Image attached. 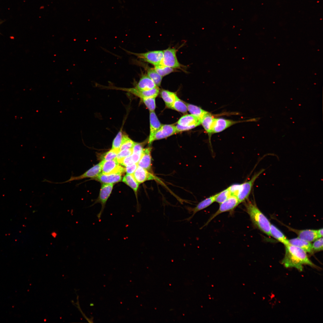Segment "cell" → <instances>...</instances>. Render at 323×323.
I'll return each mask as SVG.
<instances>
[{"mask_svg": "<svg viewBox=\"0 0 323 323\" xmlns=\"http://www.w3.org/2000/svg\"><path fill=\"white\" fill-rule=\"evenodd\" d=\"M284 246L285 254L281 263L285 267L294 268L300 271L303 270L304 265L316 267V266L309 259L307 252L304 250L289 243Z\"/></svg>", "mask_w": 323, "mask_h": 323, "instance_id": "6da1fadb", "label": "cell"}, {"mask_svg": "<svg viewBox=\"0 0 323 323\" xmlns=\"http://www.w3.org/2000/svg\"><path fill=\"white\" fill-rule=\"evenodd\" d=\"M246 211L257 228L268 236L270 235L271 224L269 220L254 202L248 200L244 204Z\"/></svg>", "mask_w": 323, "mask_h": 323, "instance_id": "7a4b0ae2", "label": "cell"}, {"mask_svg": "<svg viewBox=\"0 0 323 323\" xmlns=\"http://www.w3.org/2000/svg\"><path fill=\"white\" fill-rule=\"evenodd\" d=\"M127 53L133 55L145 62L154 66L160 64L163 55V51H154L142 53H136L125 50Z\"/></svg>", "mask_w": 323, "mask_h": 323, "instance_id": "3957f363", "label": "cell"}, {"mask_svg": "<svg viewBox=\"0 0 323 323\" xmlns=\"http://www.w3.org/2000/svg\"><path fill=\"white\" fill-rule=\"evenodd\" d=\"M264 170L262 169L255 173L249 180L240 184L239 189L237 197L240 203L246 201L251 194L254 183L259 176Z\"/></svg>", "mask_w": 323, "mask_h": 323, "instance_id": "277c9868", "label": "cell"}, {"mask_svg": "<svg viewBox=\"0 0 323 323\" xmlns=\"http://www.w3.org/2000/svg\"><path fill=\"white\" fill-rule=\"evenodd\" d=\"M240 203L237 196L231 195L226 201L220 204L218 210L211 216L202 228L208 225L213 219L220 214L233 211Z\"/></svg>", "mask_w": 323, "mask_h": 323, "instance_id": "5b68a950", "label": "cell"}, {"mask_svg": "<svg viewBox=\"0 0 323 323\" xmlns=\"http://www.w3.org/2000/svg\"><path fill=\"white\" fill-rule=\"evenodd\" d=\"M163 51V57L160 64L174 69L181 68L182 65L178 61L176 56L177 50L174 48H169Z\"/></svg>", "mask_w": 323, "mask_h": 323, "instance_id": "8992f818", "label": "cell"}, {"mask_svg": "<svg viewBox=\"0 0 323 323\" xmlns=\"http://www.w3.org/2000/svg\"><path fill=\"white\" fill-rule=\"evenodd\" d=\"M112 89L127 92L141 99L148 97L156 98L159 92V89L158 86L146 90H138L135 87L126 88L114 86L112 87Z\"/></svg>", "mask_w": 323, "mask_h": 323, "instance_id": "52a82bcc", "label": "cell"}, {"mask_svg": "<svg viewBox=\"0 0 323 323\" xmlns=\"http://www.w3.org/2000/svg\"><path fill=\"white\" fill-rule=\"evenodd\" d=\"M113 187V184L103 183L101 185L99 196L94 204L99 203L101 205L100 210L97 215L99 220H100L106 201L111 194Z\"/></svg>", "mask_w": 323, "mask_h": 323, "instance_id": "ba28073f", "label": "cell"}, {"mask_svg": "<svg viewBox=\"0 0 323 323\" xmlns=\"http://www.w3.org/2000/svg\"><path fill=\"white\" fill-rule=\"evenodd\" d=\"M102 162L95 165L86 171L83 174L77 176H71L70 178L65 181L60 182H54L46 180V182L55 184H63L75 180H78L86 178H91L92 179L99 175L102 171Z\"/></svg>", "mask_w": 323, "mask_h": 323, "instance_id": "9c48e42d", "label": "cell"}, {"mask_svg": "<svg viewBox=\"0 0 323 323\" xmlns=\"http://www.w3.org/2000/svg\"><path fill=\"white\" fill-rule=\"evenodd\" d=\"M102 173L104 174L120 173L125 171V169L119 165L116 158L107 161H102Z\"/></svg>", "mask_w": 323, "mask_h": 323, "instance_id": "30bf717a", "label": "cell"}, {"mask_svg": "<svg viewBox=\"0 0 323 323\" xmlns=\"http://www.w3.org/2000/svg\"><path fill=\"white\" fill-rule=\"evenodd\" d=\"M247 121H234L221 118H215L213 126L212 134L221 132L236 124Z\"/></svg>", "mask_w": 323, "mask_h": 323, "instance_id": "8fae6325", "label": "cell"}, {"mask_svg": "<svg viewBox=\"0 0 323 323\" xmlns=\"http://www.w3.org/2000/svg\"><path fill=\"white\" fill-rule=\"evenodd\" d=\"M132 174L139 184L148 180H155L158 181H160L157 177L148 171L138 166Z\"/></svg>", "mask_w": 323, "mask_h": 323, "instance_id": "7c38bea8", "label": "cell"}, {"mask_svg": "<svg viewBox=\"0 0 323 323\" xmlns=\"http://www.w3.org/2000/svg\"><path fill=\"white\" fill-rule=\"evenodd\" d=\"M177 133L175 126L172 124H162L160 128L155 134L153 141L166 138Z\"/></svg>", "mask_w": 323, "mask_h": 323, "instance_id": "4fadbf2b", "label": "cell"}, {"mask_svg": "<svg viewBox=\"0 0 323 323\" xmlns=\"http://www.w3.org/2000/svg\"><path fill=\"white\" fill-rule=\"evenodd\" d=\"M290 230L295 233L298 237L308 242L314 241L320 238L318 234L317 230H298L287 226Z\"/></svg>", "mask_w": 323, "mask_h": 323, "instance_id": "5bb4252c", "label": "cell"}, {"mask_svg": "<svg viewBox=\"0 0 323 323\" xmlns=\"http://www.w3.org/2000/svg\"><path fill=\"white\" fill-rule=\"evenodd\" d=\"M150 132L148 143L150 145L153 142V139L155 134L162 125L154 111L150 112Z\"/></svg>", "mask_w": 323, "mask_h": 323, "instance_id": "9a60e30c", "label": "cell"}, {"mask_svg": "<svg viewBox=\"0 0 323 323\" xmlns=\"http://www.w3.org/2000/svg\"><path fill=\"white\" fill-rule=\"evenodd\" d=\"M150 147L144 148L141 158L138 163V166L148 171H150L152 166V157Z\"/></svg>", "mask_w": 323, "mask_h": 323, "instance_id": "2e32d148", "label": "cell"}, {"mask_svg": "<svg viewBox=\"0 0 323 323\" xmlns=\"http://www.w3.org/2000/svg\"><path fill=\"white\" fill-rule=\"evenodd\" d=\"M121 174L120 173L104 174L101 173L92 179L103 183L113 184L121 181L122 179Z\"/></svg>", "mask_w": 323, "mask_h": 323, "instance_id": "e0dca14e", "label": "cell"}, {"mask_svg": "<svg viewBox=\"0 0 323 323\" xmlns=\"http://www.w3.org/2000/svg\"><path fill=\"white\" fill-rule=\"evenodd\" d=\"M135 62L137 65H141L144 68L147 72L146 74L153 80L157 86H160L162 77L156 71L154 68H151L141 62L136 60Z\"/></svg>", "mask_w": 323, "mask_h": 323, "instance_id": "ac0fdd59", "label": "cell"}, {"mask_svg": "<svg viewBox=\"0 0 323 323\" xmlns=\"http://www.w3.org/2000/svg\"><path fill=\"white\" fill-rule=\"evenodd\" d=\"M156 86L153 80L146 74H141L138 82L135 87L138 90H146L152 89Z\"/></svg>", "mask_w": 323, "mask_h": 323, "instance_id": "d6986e66", "label": "cell"}, {"mask_svg": "<svg viewBox=\"0 0 323 323\" xmlns=\"http://www.w3.org/2000/svg\"><path fill=\"white\" fill-rule=\"evenodd\" d=\"M200 120L191 114H187L181 117L177 122L178 124L183 126H194L196 127L201 124Z\"/></svg>", "mask_w": 323, "mask_h": 323, "instance_id": "ffe728a7", "label": "cell"}, {"mask_svg": "<svg viewBox=\"0 0 323 323\" xmlns=\"http://www.w3.org/2000/svg\"><path fill=\"white\" fill-rule=\"evenodd\" d=\"M215 202V194L210 196L201 201L197 204L196 206L191 209V211L192 212V214L186 219L187 220H190L197 212L206 208Z\"/></svg>", "mask_w": 323, "mask_h": 323, "instance_id": "44dd1931", "label": "cell"}, {"mask_svg": "<svg viewBox=\"0 0 323 323\" xmlns=\"http://www.w3.org/2000/svg\"><path fill=\"white\" fill-rule=\"evenodd\" d=\"M215 118L209 112L205 115L201 120V124L207 133L209 137L210 143L211 146V137L212 133L213 123Z\"/></svg>", "mask_w": 323, "mask_h": 323, "instance_id": "7402d4cb", "label": "cell"}, {"mask_svg": "<svg viewBox=\"0 0 323 323\" xmlns=\"http://www.w3.org/2000/svg\"><path fill=\"white\" fill-rule=\"evenodd\" d=\"M289 243L299 247L306 252L312 254L313 252L312 245L310 242L301 239L298 237L288 240Z\"/></svg>", "mask_w": 323, "mask_h": 323, "instance_id": "603a6c76", "label": "cell"}, {"mask_svg": "<svg viewBox=\"0 0 323 323\" xmlns=\"http://www.w3.org/2000/svg\"><path fill=\"white\" fill-rule=\"evenodd\" d=\"M161 96L166 106L171 109L172 105L178 97L176 94L173 92L166 90H162L160 92Z\"/></svg>", "mask_w": 323, "mask_h": 323, "instance_id": "cb8c5ba5", "label": "cell"}, {"mask_svg": "<svg viewBox=\"0 0 323 323\" xmlns=\"http://www.w3.org/2000/svg\"><path fill=\"white\" fill-rule=\"evenodd\" d=\"M270 232V236L284 245L289 243L288 240L284 234L277 227L271 224Z\"/></svg>", "mask_w": 323, "mask_h": 323, "instance_id": "d4e9b609", "label": "cell"}, {"mask_svg": "<svg viewBox=\"0 0 323 323\" xmlns=\"http://www.w3.org/2000/svg\"><path fill=\"white\" fill-rule=\"evenodd\" d=\"M188 111L191 114L201 120L208 112L194 105L186 103Z\"/></svg>", "mask_w": 323, "mask_h": 323, "instance_id": "484cf974", "label": "cell"}, {"mask_svg": "<svg viewBox=\"0 0 323 323\" xmlns=\"http://www.w3.org/2000/svg\"><path fill=\"white\" fill-rule=\"evenodd\" d=\"M122 181L131 187L136 193L139 184L136 181L132 174H127L123 178Z\"/></svg>", "mask_w": 323, "mask_h": 323, "instance_id": "4316f807", "label": "cell"}, {"mask_svg": "<svg viewBox=\"0 0 323 323\" xmlns=\"http://www.w3.org/2000/svg\"><path fill=\"white\" fill-rule=\"evenodd\" d=\"M171 109L183 113H186L188 111L186 103L180 100L178 97L173 103Z\"/></svg>", "mask_w": 323, "mask_h": 323, "instance_id": "83f0119b", "label": "cell"}, {"mask_svg": "<svg viewBox=\"0 0 323 323\" xmlns=\"http://www.w3.org/2000/svg\"><path fill=\"white\" fill-rule=\"evenodd\" d=\"M135 142L126 134H123L122 140L120 151L125 150L132 149Z\"/></svg>", "mask_w": 323, "mask_h": 323, "instance_id": "f1b7e54d", "label": "cell"}, {"mask_svg": "<svg viewBox=\"0 0 323 323\" xmlns=\"http://www.w3.org/2000/svg\"><path fill=\"white\" fill-rule=\"evenodd\" d=\"M215 195V202L220 204L224 202L231 195L228 188Z\"/></svg>", "mask_w": 323, "mask_h": 323, "instance_id": "f546056e", "label": "cell"}, {"mask_svg": "<svg viewBox=\"0 0 323 323\" xmlns=\"http://www.w3.org/2000/svg\"><path fill=\"white\" fill-rule=\"evenodd\" d=\"M154 68L156 71L162 77L165 76L174 71V68L160 64L155 66Z\"/></svg>", "mask_w": 323, "mask_h": 323, "instance_id": "4dcf8cb0", "label": "cell"}, {"mask_svg": "<svg viewBox=\"0 0 323 323\" xmlns=\"http://www.w3.org/2000/svg\"><path fill=\"white\" fill-rule=\"evenodd\" d=\"M123 134L122 129H121L118 133L116 137L113 140L112 149L120 151Z\"/></svg>", "mask_w": 323, "mask_h": 323, "instance_id": "1f68e13d", "label": "cell"}, {"mask_svg": "<svg viewBox=\"0 0 323 323\" xmlns=\"http://www.w3.org/2000/svg\"><path fill=\"white\" fill-rule=\"evenodd\" d=\"M155 98L154 97H148L142 99L144 103L150 112L154 111L156 109Z\"/></svg>", "mask_w": 323, "mask_h": 323, "instance_id": "d6a6232c", "label": "cell"}, {"mask_svg": "<svg viewBox=\"0 0 323 323\" xmlns=\"http://www.w3.org/2000/svg\"><path fill=\"white\" fill-rule=\"evenodd\" d=\"M119 151V150L111 149L102 156V161H107L115 159Z\"/></svg>", "mask_w": 323, "mask_h": 323, "instance_id": "836d02e7", "label": "cell"}, {"mask_svg": "<svg viewBox=\"0 0 323 323\" xmlns=\"http://www.w3.org/2000/svg\"><path fill=\"white\" fill-rule=\"evenodd\" d=\"M312 245V248L314 252H319L323 250V238H318L315 240Z\"/></svg>", "mask_w": 323, "mask_h": 323, "instance_id": "e575fe53", "label": "cell"}, {"mask_svg": "<svg viewBox=\"0 0 323 323\" xmlns=\"http://www.w3.org/2000/svg\"><path fill=\"white\" fill-rule=\"evenodd\" d=\"M132 153V149L120 150L118 153L116 158L118 162L123 159L131 155Z\"/></svg>", "mask_w": 323, "mask_h": 323, "instance_id": "d590c367", "label": "cell"}, {"mask_svg": "<svg viewBox=\"0 0 323 323\" xmlns=\"http://www.w3.org/2000/svg\"><path fill=\"white\" fill-rule=\"evenodd\" d=\"M144 149L141 144L135 142L132 149V153L141 156Z\"/></svg>", "mask_w": 323, "mask_h": 323, "instance_id": "8d00e7d4", "label": "cell"}, {"mask_svg": "<svg viewBox=\"0 0 323 323\" xmlns=\"http://www.w3.org/2000/svg\"><path fill=\"white\" fill-rule=\"evenodd\" d=\"M118 162L119 164L126 167L135 164L132 159L131 155L123 159Z\"/></svg>", "mask_w": 323, "mask_h": 323, "instance_id": "74e56055", "label": "cell"}, {"mask_svg": "<svg viewBox=\"0 0 323 323\" xmlns=\"http://www.w3.org/2000/svg\"><path fill=\"white\" fill-rule=\"evenodd\" d=\"M240 184H233L228 187L231 195L237 196Z\"/></svg>", "mask_w": 323, "mask_h": 323, "instance_id": "f35d334b", "label": "cell"}, {"mask_svg": "<svg viewBox=\"0 0 323 323\" xmlns=\"http://www.w3.org/2000/svg\"><path fill=\"white\" fill-rule=\"evenodd\" d=\"M138 166L137 163H135L132 165L126 167L125 168V171L127 173L132 174Z\"/></svg>", "mask_w": 323, "mask_h": 323, "instance_id": "ab89813d", "label": "cell"}, {"mask_svg": "<svg viewBox=\"0 0 323 323\" xmlns=\"http://www.w3.org/2000/svg\"><path fill=\"white\" fill-rule=\"evenodd\" d=\"M175 126L178 132L190 130L195 127L194 126H183L178 124Z\"/></svg>", "mask_w": 323, "mask_h": 323, "instance_id": "60d3db41", "label": "cell"}, {"mask_svg": "<svg viewBox=\"0 0 323 323\" xmlns=\"http://www.w3.org/2000/svg\"><path fill=\"white\" fill-rule=\"evenodd\" d=\"M317 232L318 234L319 237H323V229L321 228L318 230H317Z\"/></svg>", "mask_w": 323, "mask_h": 323, "instance_id": "b9f144b4", "label": "cell"}, {"mask_svg": "<svg viewBox=\"0 0 323 323\" xmlns=\"http://www.w3.org/2000/svg\"><path fill=\"white\" fill-rule=\"evenodd\" d=\"M51 235L53 237L55 238L57 236V234L55 232H53L51 234Z\"/></svg>", "mask_w": 323, "mask_h": 323, "instance_id": "7bdbcfd3", "label": "cell"}]
</instances>
